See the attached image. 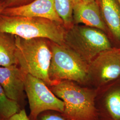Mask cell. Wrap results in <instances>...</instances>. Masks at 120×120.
Segmentation results:
<instances>
[{
  "mask_svg": "<svg viewBox=\"0 0 120 120\" xmlns=\"http://www.w3.org/2000/svg\"><path fill=\"white\" fill-rule=\"evenodd\" d=\"M104 21L113 37L120 41V5L117 0H97Z\"/></svg>",
  "mask_w": 120,
  "mask_h": 120,
  "instance_id": "obj_11",
  "label": "cell"
},
{
  "mask_svg": "<svg viewBox=\"0 0 120 120\" xmlns=\"http://www.w3.org/2000/svg\"><path fill=\"white\" fill-rule=\"evenodd\" d=\"M63 80L49 86L64 103L62 115L68 120H99L96 101L99 90Z\"/></svg>",
  "mask_w": 120,
  "mask_h": 120,
  "instance_id": "obj_1",
  "label": "cell"
},
{
  "mask_svg": "<svg viewBox=\"0 0 120 120\" xmlns=\"http://www.w3.org/2000/svg\"><path fill=\"white\" fill-rule=\"evenodd\" d=\"M34 0H5L4 2L5 8L27 4Z\"/></svg>",
  "mask_w": 120,
  "mask_h": 120,
  "instance_id": "obj_17",
  "label": "cell"
},
{
  "mask_svg": "<svg viewBox=\"0 0 120 120\" xmlns=\"http://www.w3.org/2000/svg\"><path fill=\"white\" fill-rule=\"evenodd\" d=\"M26 75L17 64L0 66V85L9 98L20 105L25 98Z\"/></svg>",
  "mask_w": 120,
  "mask_h": 120,
  "instance_id": "obj_9",
  "label": "cell"
},
{
  "mask_svg": "<svg viewBox=\"0 0 120 120\" xmlns=\"http://www.w3.org/2000/svg\"><path fill=\"white\" fill-rule=\"evenodd\" d=\"M19 66L26 74L37 77L48 86L54 85L49 75L51 62V41L44 38L25 39L14 36Z\"/></svg>",
  "mask_w": 120,
  "mask_h": 120,
  "instance_id": "obj_3",
  "label": "cell"
},
{
  "mask_svg": "<svg viewBox=\"0 0 120 120\" xmlns=\"http://www.w3.org/2000/svg\"><path fill=\"white\" fill-rule=\"evenodd\" d=\"M120 77V49L101 52L89 63V81L100 89Z\"/></svg>",
  "mask_w": 120,
  "mask_h": 120,
  "instance_id": "obj_7",
  "label": "cell"
},
{
  "mask_svg": "<svg viewBox=\"0 0 120 120\" xmlns=\"http://www.w3.org/2000/svg\"><path fill=\"white\" fill-rule=\"evenodd\" d=\"M73 20L75 24L82 23L103 32L107 30L97 0L88 2L82 0L79 2L73 9Z\"/></svg>",
  "mask_w": 120,
  "mask_h": 120,
  "instance_id": "obj_10",
  "label": "cell"
},
{
  "mask_svg": "<svg viewBox=\"0 0 120 120\" xmlns=\"http://www.w3.org/2000/svg\"><path fill=\"white\" fill-rule=\"evenodd\" d=\"M2 14L8 16L44 18L64 25L56 11L54 0H34L27 4L5 8Z\"/></svg>",
  "mask_w": 120,
  "mask_h": 120,
  "instance_id": "obj_8",
  "label": "cell"
},
{
  "mask_svg": "<svg viewBox=\"0 0 120 120\" xmlns=\"http://www.w3.org/2000/svg\"><path fill=\"white\" fill-rule=\"evenodd\" d=\"M82 0H54L57 13L65 28L73 26V12L75 6Z\"/></svg>",
  "mask_w": 120,
  "mask_h": 120,
  "instance_id": "obj_14",
  "label": "cell"
},
{
  "mask_svg": "<svg viewBox=\"0 0 120 120\" xmlns=\"http://www.w3.org/2000/svg\"><path fill=\"white\" fill-rule=\"evenodd\" d=\"M103 31L86 26H73L66 31L64 45L89 64L101 52L112 48Z\"/></svg>",
  "mask_w": 120,
  "mask_h": 120,
  "instance_id": "obj_5",
  "label": "cell"
},
{
  "mask_svg": "<svg viewBox=\"0 0 120 120\" xmlns=\"http://www.w3.org/2000/svg\"><path fill=\"white\" fill-rule=\"evenodd\" d=\"M82 1L83 2H90V1H94L96 0H82Z\"/></svg>",
  "mask_w": 120,
  "mask_h": 120,
  "instance_id": "obj_20",
  "label": "cell"
},
{
  "mask_svg": "<svg viewBox=\"0 0 120 120\" xmlns=\"http://www.w3.org/2000/svg\"><path fill=\"white\" fill-rule=\"evenodd\" d=\"M102 102L108 116L112 120H120V88L108 92L103 98Z\"/></svg>",
  "mask_w": 120,
  "mask_h": 120,
  "instance_id": "obj_13",
  "label": "cell"
},
{
  "mask_svg": "<svg viewBox=\"0 0 120 120\" xmlns=\"http://www.w3.org/2000/svg\"><path fill=\"white\" fill-rule=\"evenodd\" d=\"M0 120H4V119H2V118H0Z\"/></svg>",
  "mask_w": 120,
  "mask_h": 120,
  "instance_id": "obj_22",
  "label": "cell"
},
{
  "mask_svg": "<svg viewBox=\"0 0 120 120\" xmlns=\"http://www.w3.org/2000/svg\"><path fill=\"white\" fill-rule=\"evenodd\" d=\"M25 93L30 108V120H36L42 112L55 111L62 113L64 103L42 80L29 74L26 76Z\"/></svg>",
  "mask_w": 120,
  "mask_h": 120,
  "instance_id": "obj_6",
  "label": "cell"
},
{
  "mask_svg": "<svg viewBox=\"0 0 120 120\" xmlns=\"http://www.w3.org/2000/svg\"><path fill=\"white\" fill-rule=\"evenodd\" d=\"M4 8H5V7H4V2H3V3L0 2V16L2 14V13Z\"/></svg>",
  "mask_w": 120,
  "mask_h": 120,
  "instance_id": "obj_19",
  "label": "cell"
},
{
  "mask_svg": "<svg viewBox=\"0 0 120 120\" xmlns=\"http://www.w3.org/2000/svg\"><path fill=\"white\" fill-rule=\"evenodd\" d=\"M21 110V105L9 98L0 85V118L7 120Z\"/></svg>",
  "mask_w": 120,
  "mask_h": 120,
  "instance_id": "obj_15",
  "label": "cell"
},
{
  "mask_svg": "<svg viewBox=\"0 0 120 120\" xmlns=\"http://www.w3.org/2000/svg\"><path fill=\"white\" fill-rule=\"evenodd\" d=\"M52 57L49 75L55 84L68 80L80 84L89 81V64L64 45L51 41Z\"/></svg>",
  "mask_w": 120,
  "mask_h": 120,
  "instance_id": "obj_4",
  "label": "cell"
},
{
  "mask_svg": "<svg viewBox=\"0 0 120 120\" xmlns=\"http://www.w3.org/2000/svg\"><path fill=\"white\" fill-rule=\"evenodd\" d=\"M118 0V2H119L120 5V0Z\"/></svg>",
  "mask_w": 120,
  "mask_h": 120,
  "instance_id": "obj_21",
  "label": "cell"
},
{
  "mask_svg": "<svg viewBox=\"0 0 120 120\" xmlns=\"http://www.w3.org/2000/svg\"><path fill=\"white\" fill-rule=\"evenodd\" d=\"M6 120H30L29 116H27L26 110L21 109L20 111Z\"/></svg>",
  "mask_w": 120,
  "mask_h": 120,
  "instance_id": "obj_18",
  "label": "cell"
},
{
  "mask_svg": "<svg viewBox=\"0 0 120 120\" xmlns=\"http://www.w3.org/2000/svg\"><path fill=\"white\" fill-rule=\"evenodd\" d=\"M17 64L15 37L0 32V66Z\"/></svg>",
  "mask_w": 120,
  "mask_h": 120,
  "instance_id": "obj_12",
  "label": "cell"
},
{
  "mask_svg": "<svg viewBox=\"0 0 120 120\" xmlns=\"http://www.w3.org/2000/svg\"><path fill=\"white\" fill-rule=\"evenodd\" d=\"M66 30L63 24L41 17L0 16V32L25 39L44 38L64 45Z\"/></svg>",
  "mask_w": 120,
  "mask_h": 120,
  "instance_id": "obj_2",
  "label": "cell"
},
{
  "mask_svg": "<svg viewBox=\"0 0 120 120\" xmlns=\"http://www.w3.org/2000/svg\"><path fill=\"white\" fill-rule=\"evenodd\" d=\"M36 120H68L61 112L55 111H47L41 113Z\"/></svg>",
  "mask_w": 120,
  "mask_h": 120,
  "instance_id": "obj_16",
  "label": "cell"
}]
</instances>
